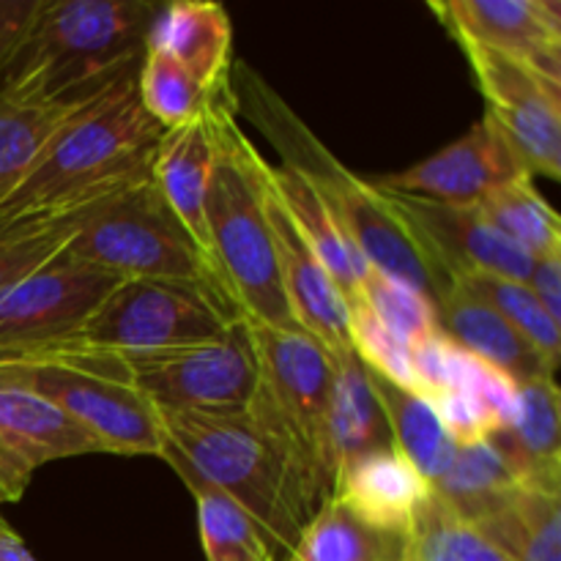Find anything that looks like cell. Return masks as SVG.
<instances>
[{
    "label": "cell",
    "instance_id": "1",
    "mask_svg": "<svg viewBox=\"0 0 561 561\" xmlns=\"http://www.w3.org/2000/svg\"><path fill=\"white\" fill-rule=\"evenodd\" d=\"M230 93L236 113L247 115L261 129L283 159V168L307 181L362 257L438 305L453 283L422 257L370 181L356 179L252 66L241 60L230 66Z\"/></svg>",
    "mask_w": 561,
    "mask_h": 561
},
{
    "label": "cell",
    "instance_id": "2",
    "mask_svg": "<svg viewBox=\"0 0 561 561\" xmlns=\"http://www.w3.org/2000/svg\"><path fill=\"white\" fill-rule=\"evenodd\" d=\"M214 142L206 197L208 266L244 321L272 329H299L285 301L266 214L268 159L241 131L230 82L206 107Z\"/></svg>",
    "mask_w": 561,
    "mask_h": 561
},
{
    "label": "cell",
    "instance_id": "3",
    "mask_svg": "<svg viewBox=\"0 0 561 561\" xmlns=\"http://www.w3.org/2000/svg\"><path fill=\"white\" fill-rule=\"evenodd\" d=\"M137 69L115 77L55 135L0 217L75 211L151 173L164 129L137 99Z\"/></svg>",
    "mask_w": 561,
    "mask_h": 561
},
{
    "label": "cell",
    "instance_id": "4",
    "mask_svg": "<svg viewBox=\"0 0 561 561\" xmlns=\"http://www.w3.org/2000/svg\"><path fill=\"white\" fill-rule=\"evenodd\" d=\"M148 0H44L25 47L0 77L5 102H53L140 66L159 16Z\"/></svg>",
    "mask_w": 561,
    "mask_h": 561
},
{
    "label": "cell",
    "instance_id": "5",
    "mask_svg": "<svg viewBox=\"0 0 561 561\" xmlns=\"http://www.w3.org/2000/svg\"><path fill=\"white\" fill-rule=\"evenodd\" d=\"M159 422L164 463L173 471H190L233 499L288 561L316 510L247 409L222 414L159 411Z\"/></svg>",
    "mask_w": 561,
    "mask_h": 561
},
{
    "label": "cell",
    "instance_id": "6",
    "mask_svg": "<svg viewBox=\"0 0 561 561\" xmlns=\"http://www.w3.org/2000/svg\"><path fill=\"white\" fill-rule=\"evenodd\" d=\"M0 381L38 394L85 427L107 455L162 458L159 411L131 383L121 356L53 345L0 365Z\"/></svg>",
    "mask_w": 561,
    "mask_h": 561
},
{
    "label": "cell",
    "instance_id": "7",
    "mask_svg": "<svg viewBox=\"0 0 561 561\" xmlns=\"http://www.w3.org/2000/svg\"><path fill=\"white\" fill-rule=\"evenodd\" d=\"M60 257L113 274L115 279L217 285L208 261L153 186L151 173L93 203Z\"/></svg>",
    "mask_w": 561,
    "mask_h": 561
},
{
    "label": "cell",
    "instance_id": "8",
    "mask_svg": "<svg viewBox=\"0 0 561 561\" xmlns=\"http://www.w3.org/2000/svg\"><path fill=\"white\" fill-rule=\"evenodd\" d=\"M241 316L214 283L121 279L60 345L142 356L219 340Z\"/></svg>",
    "mask_w": 561,
    "mask_h": 561
},
{
    "label": "cell",
    "instance_id": "9",
    "mask_svg": "<svg viewBox=\"0 0 561 561\" xmlns=\"http://www.w3.org/2000/svg\"><path fill=\"white\" fill-rule=\"evenodd\" d=\"M121 359L157 411H244L257 387V359L244 318L211 343Z\"/></svg>",
    "mask_w": 561,
    "mask_h": 561
},
{
    "label": "cell",
    "instance_id": "10",
    "mask_svg": "<svg viewBox=\"0 0 561 561\" xmlns=\"http://www.w3.org/2000/svg\"><path fill=\"white\" fill-rule=\"evenodd\" d=\"M482 99V118L507 140L529 175L561 179V82L526 60L458 38Z\"/></svg>",
    "mask_w": 561,
    "mask_h": 561
},
{
    "label": "cell",
    "instance_id": "11",
    "mask_svg": "<svg viewBox=\"0 0 561 561\" xmlns=\"http://www.w3.org/2000/svg\"><path fill=\"white\" fill-rule=\"evenodd\" d=\"M113 274L53 257L0 294V365L66 343L118 285Z\"/></svg>",
    "mask_w": 561,
    "mask_h": 561
},
{
    "label": "cell",
    "instance_id": "12",
    "mask_svg": "<svg viewBox=\"0 0 561 561\" xmlns=\"http://www.w3.org/2000/svg\"><path fill=\"white\" fill-rule=\"evenodd\" d=\"M373 190L381 195L400 228L411 236L422 257L447 283L474 272L496 274L518 283L529 279L535 257L504 239L477 206H447V203L381 190L376 184Z\"/></svg>",
    "mask_w": 561,
    "mask_h": 561
},
{
    "label": "cell",
    "instance_id": "13",
    "mask_svg": "<svg viewBox=\"0 0 561 561\" xmlns=\"http://www.w3.org/2000/svg\"><path fill=\"white\" fill-rule=\"evenodd\" d=\"M257 359L255 398L285 422L334 477L327 458V409L334 356L301 329H272L247 321Z\"/></svg>",
    "mask_w": 561,
    "mask_h": 561
},
{
    "label": "cell",
    "instance_id": "14",
    "mask_svg": "<svg viewBox=\"0 0 561 561\" xmlns=\"http://www.w3.org/2000/svg\"><path fill=\"white\" fill-rule=\"evenodd\" d=\"M524 175H529V170L520 164L507 140L482 118L460 140L411 164L409 170L381 175L373 184L447 206H480L493 190Z\"/></svg>",
    "mask_w": 561,
    "mask_h": 561
},
{
    "label": "cell",
    "instance_id": "15",
    "mask_svg": "<svg viewBox=\"0 0 561 561\" xmlns=\"http://www.w3.org/2000/svg\"><path fill=\"white\" fill-rule=\"evenodd\" d=\"M449 36L526 60L561 82L559 0H447L427 3Z\"/></svg>",
    "mask_w": 561,
    "mask_h": 561
},
{
    "label": "cell",
    "instance_id": "16",
    "mask_svg": "<svg viewBox=\"0 0 561 561\" xmlns=\"http://www.w3.org/2000/svg\"><path fill=\"white\" fill-rule=\"evenodd\" d=\"M263 181H266V214L279 283H283L285 301H288L296 327L310 334L316 343H321L329 351V356L354 354L348 332V299L340 294V288L329 277L327 268L321 266L316 252L307 247L285 208L279 206L272 186H268L266 170H263Z\"/></svg>",
    "mask_w": 561,
    "mask_h": 561
},
{
    "label": "cell",
    "instance_id": "17",
    "mask_svg": "<svg viewBox=\"0 0 561 561\" xmlns=\"http://www.w3.org/2000/svg\"><path fill=\"white\" fill-rule=\"evenodd\" d=\"M433 496V485L394 447L362 455L337 471L332 499L356 520L383 535L409 537L416 513Z\"/></svg>",
    "mask_w": 561,
    "mask_h": 561
},
{
    "label": "cell",
    "instance_id": "18",
    "mask_svg": "<svg viewBox=\"0 0 561 561\" xmlns=\"http://www.w3.org/2000/svg\"><path fill=\"white\" fill-rule=\"evenodd\" d=\"M148 47L162 49L208 96L230 82L233 25L225 5L211 0H175L159 11Z\"/></svg>",
    "mask_w": 561,
    "mask_h": 561
},
{
    "label": "cell",
    "instance_id": "19",
    "mask_svg": "<svg viewBox=\"0 0 561 561\" xmlns=\"http://www.w3.org/2000/svg\"><path fill=\"white\" fill-rule=\"evenodd\" d=\"M211 162L214 142L206 113L184 126L164 129L151 162L153 186L206 261V197L211 184Z\"/></svg>",
    "mask_w": 561,
    "mask_h": 561
},
{
    "label": "cell",
    "instance_id": "20",
    "mask_svg": "<svg viewBox=\"0 0 561 561\" xmlns=\"http://www.w3.org/2000/svg\"><path fill=\"white\" fill-rule=\"evenodd\" d=\"M513 463L520 488L561 493V394L557 378L518 387V409L504 431L491 436Z\"/></svg>",
    "mask_w": 561,
    "mask_h": 561
},
{
    "label": "cell",
    "instance_id": "21",
    "mask_svg": "<svg viewBox=\"0 0 561 561\" xmlns=\"http://www.w3.org/2000/svg\"><path fill=\"white\" fill-rule=\"evenodd\" d=\"M436 312L438 327L455 345L499 367L513 381L526 383L537 378H553L546 359L493 307L469 290L449 285L447 294L438 299Z\"/></svg>",
    "mask_w": 561,
    "mask_h": 561
},
{
    "label": "cell",
    "instance_id": "22",
    "mask_svg": "<svg viewBox=\"0 0 561 561\" xmlns=\"http://www.w3.org/2000/svg\"><path fill=\"white\" fill-rule=\"evenodd\" d=\"M383 447H392V438L365 365L354 354L334 356L327 409V458L334 480L340 469Z\"/></svg>",
    "mask_w": 561,
    "mask_h": 561
},
{
    "label": "cell",
    "instance_id": "23",
    "mask_svg": "<svg viewBox=\"0 0 561 561\" xmlns=\"http://www.w3.org/2000/svg\"><path fill=\"white\" fill-rule=\"evenodd\" d=\"M0 436L33 471L53 460L104 453L102 444L38 394L0 381Z\"/></svg>",
    "mask_w": 561,
    "mask_h": 561
},
{
    "label": "cell",
    "instance_id": "24",
    "mask_svg": "<svg viewBox=\"0 0 561 561\" xmlns=\"http://www.w3.org/2000/svg\"><path fill=\"white\" fill-rule=\"evenodd\" d=\"M266 179L274 197L279 201V206L285 208V214L296 225V230L307 241V247L316 252L321 266L327 268L329 277L340 288V294L345 299H354L359 294V283L367 268V261L362 257V252L351 244L348 236L334 222L332 214L327 211V206L318 201V195L307 186V181L301 175L283 168V164L277 168V164L268 162Z\"/></svg>",
    "mask_w": 561,
    "mask_h": 561
},
{
    "label": "cell",
    "instance_id": "25",
    "mask_svg": "<svg viewBox=\"0 0 561 561\" xmlns=\"http://www.w3.org/2000/svg\"><path fill=\"white\" fill-rule=\"evenodd\" d=\"M102 88L99 85L71 99H53V102L0 99V206L25 184L55 135L71 118H77Z\"/></svg>",
    "mask_w": 561,
    "mask_h": 561
},
{
    "label": "cell",
    "instance_id": "26",
    "mask_svg": "<svg viewBox=\"0 0 561 561\" xmlns=\"http://www.w3.org/2000/svg\"><path fill=\"white\" fill-rule=\"evenodd\" d=\"M469 526L510 561H561V493L518 488Z\"/></svg>",
    "mask_w": 561,
    "mask_h": 561
},
{
    "label": "cell",
    "instance_id": "27",
    "mask_svg": "<svg viewBox=\"0 0 561 561\" xmlns=\"http://www.w3.org/2000/svg\"><path fill=\"white\" fill-rule=\"evenodd\" d=\"M367 376H370L373 392H376L383 420L389 425L392 447L403 453L431 485L442 480L444 471L453 463L458 444L444 431L431 400L422 398V394L405 392V389L383 381L370 370H367Z\"/></svg>",
    "mask_w": 561,
    "mask_h": 561
},
{
    "label": "cell",
    "instance_id": "28",
    "mask_svg": "<svg viewBox=\"0 0 561 561\" xmlns=\"http://www.w3.org/2000/svg\"><path fill=\"white\" fill-rule=\"evenodd\" d=\"M518 488L520 480L513 463L491 438L455 449L449 469L444 471L442 480L433 482V493L466 524L480 520Z\"/></svg>",
    "mask_w": 561,
    "mask_h": 561
},
{
    "label": "cell",
    "instance_id": "29",
    "mask_svg": "<svg viewBox=\"0 0 561 561\" xmlns=\"http://www.w3.org/2000/svg\"><path fill=\"white\" fill-rule=\"evenodd\" d=\"M175 474L195 496L197 529L208 561H283L266 531L233 499L206 485L190 471L175 469Z\"/></svg>",
    "mask_w": 561,
    "mask_h": 561
},
{
    "label": "cell",
    "instance_id": "30",
    "mask_svg": "<svg viewBox=\"0 0 561 561\" xmlns=\"http://www.w3.org/2000/svg\"><path fill=\"white\" fill-rule=\"evenodd\" d=\"M288 561H409V542L370 529L329 499L301 529Z\"/></svg>",
    "mask_w": 561,
    "mask_h": 561
},
{
    "label": "cell",
    "instance_id": "31",
    "mask_svg": "<svg viewBox=\"0 0 561 561\" xmlns=\"http://www.w3.org/2000/svg\"><path fill=\"white\" fill-rule=\"evenodd\" d=\"M477 208L504 239L518 244L535 261L561 255V219L537 190L531 175L499 186Z\"/></svg>",
    "mask_w": 561,
    "mask_h": 561
},
{
    "label": "cell",
    "instance_id": "32",
    "mask_svg": "<svg viewBox=\"0 0 561 561\" xmlns=\"http://www.w3.org/2000/svg\"><path fill=\"white\" fill-rule=\"evenodd\" d=\"M88 208L91 206L75 211L0 217V294L58 257L77 233Z\"/></svg>",
    "mask_w": 561,
    "mask_h": 561
},
{
    "label": "cell",
    "instance_id": "33",
    "mask_svg": "<svg viewBox=\"0 0 561 561\" xmlns=\"http://www.w3.org/2000/svg\"><path fill=\"white\" fill-rule=\"evenodd\" d=\"M453 285L469 290L477 299L485 301L488 307H493L546 359V365L557 373L561 359V327L542 310V305L531 294L529 285L482 272L463 274V277L453 279Z\"/></svg>",
    "mask_w": 561,
    "mask_h": 561
},
{
    "label": "cell",
    "instance_id": "34",
    "mask_svg": "<svg viewBox=\"0 0 561 561\" xmlns=\"http://www.w3.org/2000/svg\"><path fill=\"white\" fill-rule=\"evenodd\" d=\"M137 99L162 129H175L206 113L208 96L170 55L148 47L137 69Z\"/></svg>",
    "mask_w": 561,
    "mask_h": 561
},
{
    "label": "cell",
    "instance_id": "35",
    "mask_svg": "<svg viewBox=\"0 0 561 561\" xmlns=\"http://www.w3.org/2000/svg\"><path fill=\"white\" fill-rule=\"evenodd\" d=\"M405 542L409 561H510L474 526L455 515L436 493L416 513Z\"/></svg>",
    "mask_w": 561,
    "mask_h": 561
},
{
    "label": "cell",
    "instance_id": "36",
    "mask_svg": "<svg viewBox=\"0 0 561 561\" xmlns=\"http://www.w3.org/2000/svg\"><path fill=\"white\" fill-rule=\"evenodd\" d=\"M356 296H359V299L370 307L373 316H376L389 332L398 334L403 343L414 345L420 343V340L431 337V334L442 332L436 305H433L422 290L411 288L409 283L381 272V268L370 266V263H367L365 277H362L359 294Z\"/></svg>",
    "mask_w": 561,
    "mask_h": 561
},
{
    "label": "cell",
    "instance_id": "37",
    "mask_svg": "<svg viewBox=\"0 0 561 561\" xmlns=\"http://www.w3.org/2000/svg\"><path fill=\"white\" fill-rule=\"evenodd\" d=\"M348 332L351 351L367 370L376 373L383 381L394 383V387L405 389V392L422 394L411 345L403 343L394 332H389L359 296L348 299Z\"/></svg>",
    "mask_w": 561,
    "mask_h": 561
},
{
    "label": "cell",
    "instance_id": "38",
    "mask_svg": "<svg viewBox=\"0 0 561 561\" xmlns=\"http://www.w3.org/2000/svg\"><path fill=\"white\" fill-rule=\"evenodd\" d=\"M44 0H0V77L25 47Z\"/></svg>",
    "mask_w": 561,
    "mask_h": 561
},
{
    "label": "cell",
    "instance_id": "39",
    "mask_svg": "<svg viewBox=\"0 0 561 561\" xmlns=\"http://www.w3.org/2000/svg\"><path fill=\"white\" fill-rule=\"evenodd\" d=\"M526 285L537 296L542 310L561 327V255L537 257Z\"/></svg>",
    "mask_w": 561,
    "mask_h": 561
},
{
    "label": "cell",
    "instance_id": "40",
    "mask_svg": "<svg viewBox=\"0 0 561 561\" xmlns=\"http://www.w3.org/2000/svg\"><path fill=\"white\" fill-rule=\"evenodd\" d=\"M33 480V469L16 455V449L0 436V496L5 504L20 502Z\"/></svg>",
    "mask_w": 561,
    "mask_h": 561
},
{
    "label": "cell",
    "instance_id": "41",
    "mask_svg": "<svg viewBox=\"0 0 561 561\" xmlns=\"http://www.w3.org/2000/svg\"><path fill=\"white\" fill-rule=\"evenodd\" d=\"M0 561H38L0 515Z\"/></svg>",
    "mask_w": 561,
    "mask_h": 561
},
{
    "label": "cell",
    "instance_id": "42",
    "mask_svg": "<svg viewBox=\"0 0 561 561\" xmlns=\"http://www.w3.org/2000/svg\"><path fill=\"white\" fill-rule=\"evenodd\" d=\"M3 504H5V502H3V496H0V507H3Z\"/></svg>",
    "mask_w": 561,
    "mask_h": 561
}]
</instances>
